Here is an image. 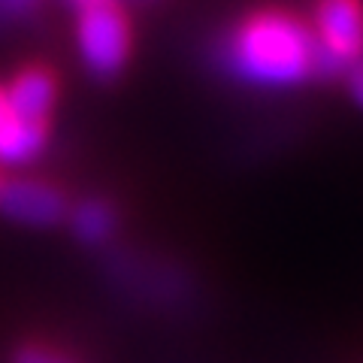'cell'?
<instances>
[{"instance_id":"cell-12","label":"cell","mask_w":363,"mask_h":363,"mask_svg":"<svg viewBox=\"0 0 363 363\" xmlns=\"http://www.w3.org/2000/svg\"><path fill=\"white\" fill-rule=\"evenodd\" d=\"M4 182H6V179H4V173H0V188H4Z\"/></svg>"},{"instance_id":"cell-4","label":"cell","mask_w":363,"mask_h":363,"mask_svg":"<svg viewBox=\"0 0 363 363\" xmlns=\"http://www.w3.org/2000/svg\"><path fill=\"white\" fill-rule=\"evenodd\" d=\"M0 215L25 227H52L64 221L67 200L49 182L6 179L0 188Z\"/></svg>"},{"instance_id":"cell-5","label":"cell","mask_w":363,"mask_h":363,"mask_svg":"<svg viewBox=\"0 0 363 363\" xmlns=\"http://www.w3.org/2000/svg\"><path fill=\"white\" fill-rule=\"evenodd\" d=\"M6 106L21 121H49L55 109V97H58V82L49 67L30 64L18 70L4 85Z\"/></svg>"},{"instance_id":"cell-9","label":"cell","mask_w":363,"mask_h":363,"mask_svg":"<svg viewBox=\"0 0 363 363\" xmlns=\"http://www.w3.org/2000/svg\"><path fill=\"white\" fill-rule=\"evenodd\" d=\"M348 91H351V97L363 106V58L348 67Z\"/></svg>"},{"instance_id":"cell-1","label":"cell","mask_w":363,"mask_h":363,"mask_svg":"<svg viewBox=\"0 0 363 363\" xmlns=\"http://www.w3.org/2000/svg\"><path fill=\"white\" fill-rule=\"evenodd\" d=\"M224 58L236 76L257 85H297L321 70L312 28L279 6L255 9L236 21Z\"/></svg>"},{"instance_id":"cell-11","label":"cell","mask_w":363,"mask_h":363,"mask_svg":"<svg viewBox=\"0 0 363 363\" xmlns=\"http://www.w3.org/2000/svg\"><path fill=\"white\" fill-rule=\"evenodd\" d=\"M13 118V112H9V106H6V97H4V85H0V130H4V124Z\"/></svg>"},{"instance_id":"cell-10","label":"cell","mask_w":363,"mask_h":363,"mask_svg":"<svg viewBox=\"0 0 363 363\" xmlns=\"http://www.w3.org/2000/svg\"><path fill=\"white\" fill-rule=\"evenodd\" d=\"M67 9H73V13H88V9H97V6H106V4H118V0H61Z\"/></svg>"},{"instance_id":"cell-7","label":"cell","mask_w":363,"mask_h":363,"mask_svg":"<svg viewBox=\"0 0 363 363\" xmlns=\"http://www.w3.org/2000/svg\"><path fill=\"white\" fill-rule=\"evenodd\" d=\"M45 0H0V30L18 28L43 9Z\"/></svg>"},{"instance_id":"cell-6","label":"cell","mask_w":363,"mask_h":363,"mask_svg":"<svg viewBox=\"0 0 363 363\" xmlns=\"http://www.w3.org/2000/svg\"><path fill=\"white\" fill-rule=\"evenodd\" d=\"M70 227L73 233L88 245L106 242L112 230H116V212L104 200H82L70 212Z\"/></svg>"},{"instance_id":"cell-8","label":"cell","mask_w":363,"mask_h":363,"mask_svg":"<svg viewBox=\"0 0 363 363\" xmlns=\"http://www.w3.org/2000/svg\"><path fill=\"white\" fill-rule=\"evenodd\" d=\"M16 363H73V360L58 354V351H52V348L28 345V348H21L18 354H16Z\"/></svg>"},{"instance_id":"cell-3","label":"cell","mask_w":363,"mask_h":363,"mask_svg":"<svg viewBox=\"0 0 363 363\" xmlns=\"http://www.w3.org/2000/svg\"><path fill=\"white\" fill-rule=\"evenodd\" d=\"M312 33L321 70H348L363 58V0H318Z\"/></svg>"},{"instance_id":"cell-2","label":"cell","mask_w":363,"mask_h":363,"mask_svg":"<svg viewBox=\"0 0 363 363\" xmlns=\"http://www.w3.org/2000/svg\"><path fill=\"white\" fill-rule=\"evenodd\" d=\"M76 45L88 73L109 79L130 58V21L118 4H106L76 16Z\"/></svg>"}]
</instances>
